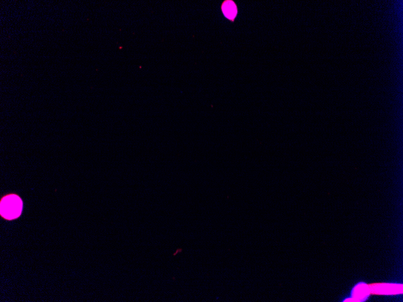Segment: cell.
<instances>
[{
    "label": "cell",
    "instance_id": "obj_1",
    "mask_svg": "<svg viewBox=\"0 0 403 302\" xmlns=\"http://www.w3.org/2000/svg\"><path fill=\"white\" fill-rule=\"evenodd\" d=\"M23 209V202L18 196L8 195L1 201V215L5 219L13 220L18 218Z\"/></svg>",
    "mask_w": 403,
    "mask_h": 302
},
{
    "label": "cell",
    "instance_id": "obj_2",
    "mask_svg": "<svg viewBox=\"0 0 403 302\" xmlns=\"http://www.w3.org/2000/svg\"><path fill=\"white\" fill-rule=\"evenodd\" d=\"M370 286L372 294L378 295H397L402 293V285L399 284H376Z\"/></svg>",
    "mask_w": 403,
    "mask_h": 302
},
{
    "label": "cell",
    "instance_id": "obj_3",
    "mask_svg": "<svg viewBox=\"0 0 403 302\" xmlns=\"http://www.w3.org/2000/svg\"><path fill=\"white\" fill-rule=\"evenodd\" d=\"M371 294L370 286L364 283H359L351 291V298L353 301L360 302L367 300Z\"/></svg>",
    "mask_w": 403,
    "mask_h": 302
},
{
    "label": "cell",
    "instance_id": "obj_4",
    "mask_svg": "<svg viewBox=\"0 0 403 302\" xmlns=\"http://www.w3.org/2000/svg\"><path fill=\"white\" fill-rule=\"evenodd\" d=\"M222 9L227 18L232 20L235 18L238 10L235 3L232 1L225 2L222 5Z\"/></svg>",
    "mask_w": 403,
    "mask_h": 302
}]
</instances>
